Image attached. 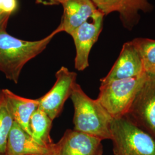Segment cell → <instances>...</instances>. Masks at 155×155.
I'll list each match as a JSON object with an SVG mask.
<instances>
[{"instance_id":"cell-20","label":"cell","mask_w":155,"mask_h":155,"mask_svg":"<svg viewBox=\"0 0 155 155\" xmlns=\"http://www.w3.org/2000/svg\"></svg>"},{"instance_id":"cell-16","label":"cell","mask_w":155,"mask_h":155,"mask_svg":"<svg viewBox=\"0 0 155 155\" xmlns=\"http://www.w3.org/2000/svg\"><path fill=\"white\" fill-rule=\"evenodd\" d=\"M133 41L141 57L144 71L155 74V40L140 38Z\"/></svg>"},{"instance_id":"cell-6","label":"cell","mask_w":155,"mask_h":155,"mask_svg":"<svg viewBox=\"0 0 155 155\" xmlns=\"http://www.w3.org/2000/svg\"><path fill=\"white\" fill-rule=\"evenodd\" d=\"M104 16L97 10L70 35L75 47V68L78 71H83L89 67V55L102 31Z\"/></svg>"},{"instance_id":"cell-8","label":"cell","mask_w":155,"mask_h":155,"mask_svg":"<svg viewBox=\"0 0 155 155\" xmlns=\"http://www.w3.org/2000/svg\"><path fill=\"white\" fill-rule=\"evenodd\" d=\"M58 143L45 145L14 122L7 141L5 155H59Z\"/></svg>"},{"instance_id":"cell-9","label":"cell","mask_w":155,"mask_h":155,"mask_svg":"<svg viewBox=\"0 0 155 155\" xmlns=\"http://www.w3.org/2000/svg\"><path fill=\"white\" fill-rule=\"evenodd\" d=\"M145 72L139 50L132 40L124 44L120 55L110 71L100 80L101 84L115 80L137 77Z\"/></svg>"},{"instance_id":"cell-3","label":"cell","mask_w":155,"mask_h":155,"mask_svg":"<svg viewBox=\"0 0 155 155\" xmlns=\"http://www.w3.org/2000/svg\"><path fill=\"white\" fill-rule=\"evenodd\" d=\"M114 155H155V138L126 116L113 119L111 125Z\"/></svg>"},{"instance_id":"cell-14","label":"cell","mask_w":155,"mask_h":155,"mask_svg":"<svg viewBox=\"0 0 155 155\" xmlns=\"http://www.w3.org/2000/svg\"><path fill=\"white\" fill-rule=\"evenodd\" d=\"M52 122L44 111L38 108L30 119L29 127L32 137L45 145L54 143L50 136Z\"/></svg>"},{"instance_id":"cell-11","label":"cell","mask_w":155,"mask_h":155,"mask_svg":"<svg viewBox=\"0 0 155 155\" xmlns=\"http://www.w3.org/2000/svg\"><path fill=\"white\" fill-rule=\"evenodd\" d=\"M102 140L75 130L68 129L58 143L59 155H102Z\"/></svg>"},{"instance_id":"cell-19","label":"cell","mask_w":155,"mask_h":155,"mask_svg":"<svg viewBox=\"0 0 155 155\" xmlns=\"http://www.w3.org/2000/svg\"><path fill=\"white\" fill-rule=\"evenodd\" d=\"M36 3L44 5H57L60 4V0H36Z\"/></svg>"},{"instance_id":"cell-15","label":"cell","mask_w":155,"mask_h":155,"mask_svg":"<svg viewBox=\"0 0 155 155\" xmlns=\"http://www.w3.org/2000/svg\"><path fill=\"white\" fill-rule=\"evenodd\" d=\"M14 120L3 89L0 90V155H5L7 141Z\"/></svg>"},{"instance_id":"cell-7","label":"cell","mask_w":155,"mask_h":155,"mask_svg":"<svg viewBox=\"0 0 155 155\" xmlns=\"http://www.w3.org/2000/svg\"><path fill=\"white\" fill-rule=\"evenodd\" d=\"M56 82L47 93L38 98L39 108L54 121L59 116L77 83V73L62 66L56 72Z\"/></svg>"},{"instance_id":"cell-13","label":"cell","mask_w":155,"mask_h":155,"mask_svg":"<svg viewBox=\"0 0 155 155\" xmlns=\"http://www.w3.org/2000/svg\"><path fill=\"white\" fill-rule=\"evenodd\" d=\"M3 91L8 100L14 122L31 136L30 119L34 112L39 108V100L24 98L8 89H3Z\"/></svg>"},{"instance_id":"cell-17","label":"cell","mask_w":155,"mask_h":155,"mask_svg":"<svg viewBox=\"0 0 155 155\" xmlns=\"http://www.w3.org/2000/svg\"><path fill=\"white\" fill-rule=\"evenodd\" d=\"M18 6L17 0H0V11L12 15Z\"/></svg>"},{"instance_id":"cell-1","label":"cell","mask_w":155,"mask_h":155,"mask_svg":"<svg viewBox=\"0 0 155 155\" xmlns=\"http://www.w3.org/2000/svg\"><path fill=\"white\" fill-rule=\"evenodd\" d=\"M63 32L61 25L43 39L28 41L18 39L6 31H0V71L6 78L18 83L24 66L46 48L58 33Z\"/></svg>"},{"instance_id":"cell-4","label":"cell","mask_w":155,"mask_h":155,"mask_svg":"<svg viewBox=\"0 0 155 155\" xmlns=\"http://www.w3.org/2000/svg\"><path fill=\"white\" fill-rule=\"evenodd\" d=\"M148 75L145 72L137 77L101 84L97 100L113 119L125 116Z\"/></svg>"},{"instance_id":"cell-12","label":"cell","mask_w":155,"mask_h":155,"mask_svg":"<svg viewBox=\"0 0 155 155\" xmlns=\"http://www.w3.org/2000/svg\"><path fill=\"white\" fill-rule=\"evenodd\" d=\"M60 4L63 8L60 24L69 35L98 10L91 0H60Z\"/></svg>"},{"instance_id":"cell-5","label":"cell","mask_w":155,"mask_h":155,"mask_svg":"<svg viewBox=\"0 0 155 155\" xmlns=\"http://www.w3.org/2000/svg\"><path fill=\"white\" fill-rule=\"evenodd\" d=\"M125 116L155 138V74H148Z\"/></svg>"},{"instance_id":"cell-18","label":"cell","mask_w":155,"mask_h":155,"mask_svg":"<svg viewBox=\"0 0 155 155\" xmlns=\"http://www.w3.org/2000/svg\"><path fill=\"white\" fill-rule=\"evenodd\" d=\"M11 16L0 11V31H6L8 22Z\"/></svg>"},{"instance_id":"cell-10","label":"cell","mask_w":155,"mask_h":155,"mask_svg":"<svg viewBox=\"0 0 155 155\" xmlns=\"http://www.w3.org/2000/svg\"><path fill=\"white\" fill-rule=\"evenodd\" d=\"M104 15L118 12L124 27L130 29L139 21L140 12L150 11L149 0H91Z\"/></svg>"},{"instance_id":"cell-2","label":"cell","mask_w":155,"mask_h":155,"mask_svg":"<svg viewBox=\"0 0 155 155\" xmlns=\"http://www.w3.org/2000/svg\"><path fill=\"white\" fill-rule=\"evenodd\" d=\"M70 98L74 107V129L102 140H111L113 118L97 100L90 98L77 83Z\"/></svg>"}]
</instances>
